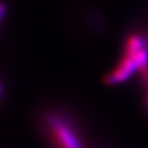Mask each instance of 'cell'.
<instances>
[{"label": "cell", "mask_w": 148, "mask_h": 148, "mask_svg": "<svg viewBox=\"0 0 148 148\" xmlns=\"http://www.w3.org/2000/svg\"><path fill=\"white\" fill-rule=\"evenodd\" d=\"M144 106L148 112V88L145 89V93H144Z\"/></svg>", "instance_id": "obj_3"}, {"label": "cell", "mask_w": 148, "mask_h": 148, "mask_svg": "<svg viewBox=\"0 0 148 148\" xmlns=\"http://www.w3.org/2000/svg\"><path fill=\"white\" fill-rule=\"evenodd\" d=\"M45 126L55 148H85L77 128L63 115H47Z\"/></svg>", "instance_id": "obj_1"}, {"label": "cell", "mask_w": 148, "mask_h": 148, "mask_svg": "<svg viewBox=\"0 0 148 148\" xmlns=\"http://www.w3.org/2000/svg\"><path fill=\"white\" fill-rule=\"evenodd\" d=\"M148 64V47L146 46L140 52L131 55L123 54L121 60L116 67L109 73L106 77V82L108 85H117L128 80L136 73L138 69Z\"/></svg>", "instance_id": "obj_2"}, {"label": "cell", "mask_w": 148, "mask_h": 148, "mask_svg": "<svg viewBox=\"0 0 148 148\" xmlns=\"http://www.w3.org/2000/svg\"><path fill=\"white\" fill-rule=\"evenodd\" d=\"M0 95H1V84H0Z\"/></svg>", "instance_id": "obj_5"}, {"label": "cell", "mask_w": 148, "mask_h": 148, "mask_svg": "<svg viewBox=\"0 0 148 148\" xmlns=\"http://www.w3.org/2000/svg\"><path fill=\"white\" fill-rule=\"evenodd\" d=\"M5 5H2L1 2H0V21H1V19H2V16H3V14H5Z\"/></svg>", "instance_id": "obj_4"}]
</instances>
